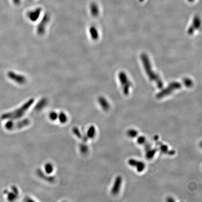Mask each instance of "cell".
I'll use <instances>...</instances> for the list:
<instances>
[{
  "label": "cell",
  "mask_w": 202,
  "mask_h": 202,
  "mask_svg": "<svg viewBox=\"0 0 202 202\" xmlns=\"http://www.w3.org/2000/svg\"><path fill=\"white\" fill-rule=\"evenodd\" d=\"M34 101L33 99H30L17 110L2 114L1 116V119H2L13 120L21 118L24 115L25 112L27 111L28 110L33 104Z\"/></svg>",
  "instance_id": "cell-1"
},
{
  "label": "cell",
  "mask_w": 202,
  "mask_h": 202,
  "mask_svg": "<svg viewBox=\"0 0 202 202\" xmlns=\"http://www.w3.org/2000/svg\"><path fill=\"white\" fill-rule=\"evenodd\" d=\"M141 59L142 61L143 62L146 72L150 79L152 81H154L158 88H162L163 86L162 81V80L160 79L159 76L156 75L152 69L150 62L149 61L147 56L146 54H142L141 56Z\"/></svg>",
  "instance_id": "cell-2"
},
{
  "label": "cell",
  "mask_w": 202,
  "mask_h": 202,
  "mask_svg": "<svg viewBox=\"0 0 202 202\" xmlns=\"http://www.w3.org/2000/svg\"><path fill=\"white\" fill-rule=\"evenodd\" d=\"M30 124V120L26 119L17 122L9 121L6 124L5 127L6 129L9 131H13L23 128L25 126H28Z\"/></svg>",
  "instance_id": "cell-3"
},
{
  "label": "cell",
  "mask_w": 202,
  "mask_h": 202,
  "mask_svg": "<svg viewBox=\"0 0 202 202\" xmlns=\"http://www.w3.org/2000/svg\"><path fill=\"white\" fill-rule=\"evenodd\" d=\"M182 84L181 83H173L169 85V86L167 87L165 89L160 91V92L157 94L156 97L157 98H162L163 97L168 96L173 92L176 89H179L181 88Z\"/></svg>",
  "instance_id": "cell-4"
},
{
  "label": "cell",
  "mask_w": 202,
  "mask_h": 202,
  "mask_svg": "<svg viewBox=\"0 0 202 202\" xmlns=\"http://www.w3.org/2000/svg\"><path fill=\"white\" fill-rule=\"evenodd\" d=\"M119 78L121 81L123 87V92L125 95H127L129 91V88L132 86V84L128 79L126 75L124 73H120L119 75Z\"/></svg>",
  "instance_id": "cell-5"
},
{
  "label": "cell",
  "mask_w": 202,
  "mask_h": 202,
  "mask_svg": "<svg viewBox=\"0 0 202 202\" xmlns=\"http://www.w3.org/2000/svg\"><path fill=\"white\" fill-rule=\"evenodd\" d=\"M128 163L131 166L136 167L138 172H141L142 171H143L145 168V164L143 162L138 161L133 159L129 160H128Z\"/></svg>",
  "instance_id": "cell-6"
},
{
  "label": "cell",
  "mask_w": 202,
  "mask_h": 202,
  "mask_svg": "<svg viewBox=\"0 0 202 202\" xmlns=\"http://www.w3.org/2000/svg\"><path fill=\"white\" fill-rule=\"evenodd\" d=\"M122 182V179L121 176H119L116 178L113 187L111 189V193L112 194L115 195L118 194L119 193L120 189L121 188Z\"/></svg>",
  "instance_id": "cell-7"
},
{
  "label": "cell",
  "mask_w": 202,
  "mask_h": 202,
  "mask_svg": "<svg viewBox=\"0 0 202 202\" xmlns=\"http://www.w3.org/2000/svg\"><path fill=\"white\" fill-rule=\"evenodd\" d=\"M200 25V18L199 17H195L194 18L193 22V24L191 25L190 28L189 29L188 31V33L189 34H192L194 31V30L197 29L199 27Z\"/></svg>",
  "instance_id": "cell-8"
},
{
  "label": "cell",
  "mask_w": 202,
  "mask_h": 202,
  "mask_svg": "<svg viewBox=\"0 0 202 202\" xmlns=\"http://www.w3.org/2000/svg\"><path fill=\"white\" fill-rule=\"evenodd\" d=\"M99 104L102 109L105 111H108L110 108V105L108 102L103 97H100L98 99Z\"/></svg>",
  "instance_id": "cell-9"
},
{
  "label": "cell",
  "mask_w": 202,
  "mask_h": 202,
  "mask_svg": "<svg viewBox=\"0 0 202 202\" xmlns=\"http://www.w3.org/2000/svg\"><path fill=\"white\" fill-rule=\"evenodd\" d=\"M10 77L12 79L14 80L15 81H17L19 83L22 84L21 81L18 79H20L23 80H26L25 77L21 75H17V74H13V73H10Z\"/></svg>",
  "instance_id": "cell-10"
},
{
  "label": "cell",
  "mask_w": 202,
  "mask_h": 202,
  "mask_svg": "<svg viewBox=\"0 0 202 202\" xmlns=\"http://www.w3.org/2000/svg\"><path fill=\"white\" fill-rule=\"evenodd\" d=\"M157 150H158V149L157 148H154V149H150L149 150L146 151V158L148 160L152 159L155 155Z\"/></svg>",
  "instance_id": "cell-11"
},
{
  "label": "cell",
  "mask_w": 202,
  "mask_h": 202,
  "mask_svg": "<svg viewBox=\"0 0 202 202\" xmlns=\"http://www.w3.org/2000/svg\"><path fill=\"white\" fill-rule=\"evenodd\" d=\"M96 134V129L94 126H91L87 132V136L89 138H92L94 137Z\"/></svg>",
  "instance_id": "cell-12"
},
{
  "label": "cell",
  "mask_w": 202,
  "mask_h": 202,
  "mask_svg": "<svg viewBox=\"0 0 202 202\" xmlns=\"http://www.w3.org/2000/svg\"><path fill=\"white\" fill-rule=\"evenodd\" d=\"M90 34H91V37L94 40H96L97 39L98 37V33L97 31V29L94 27H91L90 28Z\"/></svg>",
  "instance_id": "cell-13"
},
{
  "label": "cell",
  "mask_w": 202,
  "mask_h": 202,
  "mask_svg": "<svg viewBox=\"0 0 202 202\" xmlns=\"http://www.w3.org/2000/svg\"><path fill=\"white\" fill-rule=\"evenodd\" d=\"M127 135L130 137L134 138L137 136L138 132L136 130H134V129H130L128 131Z\"/></svg>",
  "instance_id": "cell-14"
},
{
  "label": "cell",
  "mask_w": 202,
  "mask_h": 202,
  "mask_svg": "<svg viewBox=\"0 0 202 202\" xmlns=\"http://www.w3.org/2000/svg\"><path fill=\"white\" fill-rule=\"evenodd\" d=\"M160 149V151L162 152V153H163V154H168V148L167 145H163V144H161L159 145Z\"/></svg>",
  "instance_id": "cell-15"
},
{
  "label": "cell",
  "mask_w": 202,
  "mask_h": 202,
  "mask_svg": "<svg viewBox=\"0 0 202 202\" xmlns=\"http://www.w3.org/2000/svg\"><path fill=\"white\" fill-rule=\"evenodd\" d=\"M59 121L62 123H64L67 121V116L64 113H61L59 114Z\"/></svg>",
  "instance_id": "cell-16"
},
{
  "label": "cell",
  "mask_w": 202,
  "mask_h": 202,
  "mask_svg": "<svg viewBox=\"0 0 202 202\" xmlns=\"http://www.w3.org/2000/svg\"><path fill=\"white\" fill-rule=\"evenodd\" d=\"M137 143L140 145H144L146 143V138L144 136L138 137L137 138Z\"/></svg>",
  "instance_id": "cell-17"
},
{
  "label": "cell",
  "mask_w": 202,
  "mask_h": 202,
  "mask_svg": "<svg viewBox=\"0 0 202 202\" xmlns=\"http://www.w3.org/2000/svg\"><path fill=\"white\" fill-rule=\"evenodd\" d=\"M53 166L51 164H47L45 166V171L47 173H50L53 171Z\"/></svg>",
  "instance_id": "cell-18"
},
{
  "label": "cell",
  "mask_w": 202,
  "mask_h": 202,
  "mask_svg": "<svg viewBox=\"0 0 202 202\" xmlns=\"http://www.w3.org/2000/svg\"><path fill=\"white\" fill-rule=\"evenodd\" d=\"M72 131H73V132H74V134H75L77 137L81 138H83V136H82V135H81L79 130L77 127L74 128L73 129H72Z\"/></svg>",
  "instance_id": "cell-19"
},
{
  "label": "cell",
  "mask_w": 202,
  "mask_h": 202,
  "mask_svg": "<svg viewBox=\"0 0 202 202\" xmlns=\"http://www.w3.org/2000/svg\"><path fill=\"white\" fill-rule=\"evenodd\" d=\"M58 116V115L55 112H52L50 114V119L52 120H53V121L57 119Z\"/></svg>",
  "instance_id": "cell-20"
},
{
  "label": "cell",
  "mask_w": 202,
  "mask_h": 202,
  "mask_svg": "<svg viewBox=\"0 0 202 202\" xmlns=\"http://www.w3.org/2000/svg\"><path fill=\"white\" fill-rule=\"evenodd\" d=\"M80 150L81 153H83V154H86L88 152V148L87 146H86L85 145H83V146H81Z\"/></svg>",
  "instance_id": "cell-21"
},
{
  "label": "cell",
  "mask_w": 202,
  "mask_h": 202,
  "mask_svg": "<svg viewBox=\"0 0 202 202\" xmlns=\"http://www.w3.org/2000/svg\"><path fill=\"white\" fill-rule=\"evenodd\" d=\"M151 145L150 144H149V143H146L145 144V149L146 151H147L149 150L151 148Z\"/></svg>",
  "instance_id": "cell-22"
},
{
  "label": "cell",
  "mask_w": 202,
  "mask_h": 202,
  "mask_svg": "<svg viewBox=\"0 0 202 202\" xmlns=\"http://www.w3.org/2000/svg\"><path fill=\"white\" fill-rule=\"evenodd\" d=\"M176 153L175 151L173 150H168V154H169L170 155H174Z\"/></svg>",
  "instance_id": "cell-23"
},
{
  "label": "cell",
  "mask_w": 202,
  "mask_h": 202,
  "mask_svg": "<svg viewBox=\"0 0 202 202\" xmlns=\"http://www.w3.org/2000/svg\"><path fill=\"white\" fill-rule=\"evenodd\" d=\"M167 202H175V200H174L173 198H171V197H169V198H167Z\"/></svg>",
  "instance_id": "cell-24"
},
{
  "label": "cell",
  "mask_w": 202,
  "mask_h": 202,
  "mask_svg": "<svg viewBox=\"0 0 202 202\" xmlns=\"http://www.w3.org/2000/svg\"><path fill=\"white\" fill-rule=\"evenodd\" d=\"M154 140H155V141H157V140H158V136L157 135L155 136L154 137Z\"/></svg>",
  "instance_id": "cell-25"
},
{
  "label": "cell",
  "mask_w": 202,
  "mask_h": 202,
  "mask_svg": "<svg viewBox=\"0 0 202 202\" xmlns=\"http://www.w3.org/2000/svg\"><path fill=\"white\" fill-rule=\"evenodd\" d=\"M189 1H190V2H192V1H193L194 0H188Z\"/></svg>",
  "instance_id": "cell-26"
},
{
  "label": "cell",
  "mask_w": 202,
  "mask_h": 202,
  "mask_svg": "<svg viewBox=\"0 0 202 202\" xmlns=\"http://www.w3.org/2000/svg\"><path fill=\"white\" fill-rule=\"evenodd\" d=\"M141 1H143V0H140Z\"/></svg>",
  "instance_id": "cell-27"
}]
</instances>
